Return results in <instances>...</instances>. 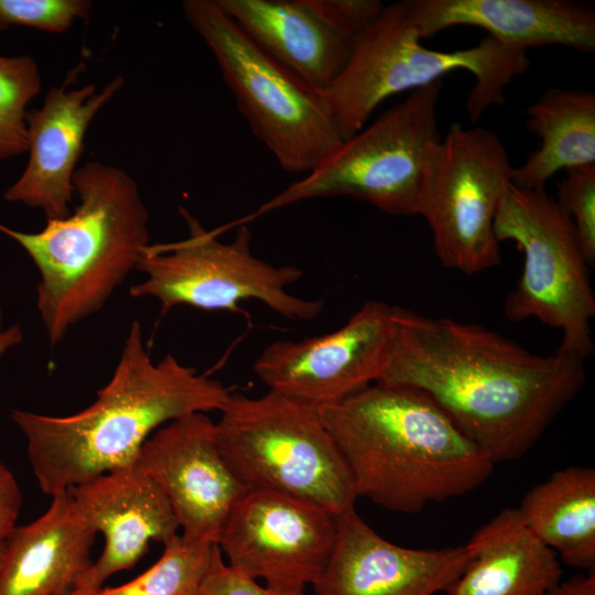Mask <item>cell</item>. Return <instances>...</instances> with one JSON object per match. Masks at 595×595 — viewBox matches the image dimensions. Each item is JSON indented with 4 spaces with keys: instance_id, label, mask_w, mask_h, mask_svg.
<instances>
[{
    "instance_id": "obj_29",
    "label": "cell",
    "mask_w": 595,
    "mask_h": 595,
    "mask_svg": "<svg viewBox=\"0 0 595 595\" xmlns=\"http://www.w3.org/2000/svg\"><path fill=\"white\" fill-rule=\"evenodd\" d=\"M23 495L12 472L0 461V543L17 526Z\"/></svg>"
},
{
    "instance_id": "obj_16",
    "label": "cell",
    "mask_w": 595,
    "mask_h": 595,
    "mask_svg": "<svg viewBox=\"0 0 595 595\" xmlns=\"http://www.w3.org/2000/svg\"><path fill=\"white\" fill-rule=\"evenodd\" d=\"M74 512L105 547L72 595H91L112 575L134 566L151 541L167 542L180 529L161 490L136 463L67 490Z\"/></svg>"
},
{
    "instance_id": "obj_6",
    "label": "cell",
    "mask_w": 595,
    "mask_h": 595,
    "mask_svg": "<svg viewBox=\"0 0 595 595\" xmlns=\"http://www.w3.org/2000/svg\"><path fill=\"white\" fill-rule=\"evenodd\" d=\"M216 425L219 448L252 490H269L339 516L358 498L318 408L269 391L231 392Z\"/></svg>"
},
{
    "instance_id": "obj_32",
    "label": "cell",
    "mask_w": 595,
    "mask_h": 595,
    "mask_svg": "<svg viewBox=\"0 0 595 595\" xmlns=\"http://www.w3.org/2000/svg\"><path fill=\"white\" fill-rule=\"evenodd\" d=\"M3 551H4V542H1L0 543V565H1L2 556H3Z\"/></svg>"
},
{
    "instance_id": "obj_8",
    "label": "cell",
    "mask_w": 595,
    "mask_h": 595,
    "mask_svg": "<svg viewBox=\"0 0 595 595\" xmlns=\"http://www.w3.org/2000/svg\"><path fill=\"white\" fill-rule=\"evenodd\" d=\"M442 82L423 86L344 140L302 180L236 226L302 201L349 196L398 216L416 215L430 156L441 141L436 107Z\"/></svg>"
},
{
    "instance_id": "obj_30",
    "label": "cell",
    "mask_w": 595,
    "mask_h": 595,
    "mask_svg": "<svg viewBox=\"0 0 595 595\" xmlns=\"http://www.w3.org/2000/svg\"><path fill=\"white\" fill-rule=\"evenodd\" d=\"M544 595H595V572L561 581Z\"/></svg>"
},
{
    "instance_id": "obj_10",
    "label": "cell",
    "mask_w": 595,
    "mask_h": 595,
    "mask_svg": "<svg viewBox=\"0 0 595 595\" xmlns=\"http://www.w3.org/2000/svg\"><path fill=\"white\" fill-rule=\"evenodd\" d=\"M498 241L512 240L523 252V269L507 296L511 322L528 318L558 328V351L584 360L594 354L591 321L595 295L575 227L545 190L509 185L494 224Z\"/></svg>"
},
{
    "instance_id": "obj_15",
    "label": "cell",
    "mask_w": 595,
    "mask_h": 595,
    "mask_svg": "<svg viewBox=\"0 0 595 595\" xmlns=\"http://www.w3.org/2000/svg\"><path fill=\"white\" fill-rule=\"evenodd\" d=\"M136 464L161 488L182 536L218 542L236 505L249 490L225 459L206 413L173 420L143 443Z\"/></svg>"
},
{
    "instance_id": "obj_31",
    "label": "cell",
    "mask_w": 595,
    "mask_h": 595,
    "mask_svg": "<svg viewBox=\"0 0 595 595\" xmlns=\"http://www.w3.org/2000/svg\"><path fill=\"white\" fill-rule=\"evenodd\" d=\"M23 334L20 324L2 328V314L0 310V357L11 347L22 342Z\"/></svg>"
},
{
    "instance_id": "obj_9",
    "label": "cell",
    "mask_w": 595,
    "mask_h": 595,
    "mask_svg": "<svg viewBox=\"0 0 595 595\" xmlns=\"http://www.w3.org/2000/svg\"><path fill=\"white\" fill-rule=\"evenodd\" d=\"M180 212L187 237L149 245L137 266L145 280L131 286V296L154 298L162 312L177 305L237 312L242 301L256 300L292 321H312L322 313V299H303L286 291L302 278L301 269L275 267L251 252L252 236L246 225L238 227L230 242H221L184 207Z\"/></svg>"
},
{
    "instance_id": "obj_26",
    "label": "cell",
    "mask_w": 595,
    "mask_h": 595,
    "mask_svg": "<svg viewBox=\"0 0 595 595\" xmlns=\"http://www.w3.org/2000/svg\"><path fill=\"white\" fill-rule=\"evenodd\" d=\"M91 7L88 0H0V30L28 26L63 33L87 18Z\"/></svg>"
},
{
    "instance_id": "obj_21",
    "label": "cell",
    "mask_w": 595,
    "mask_h": 595,
    "mask_svg": "<svg viewBox=\"0 0 595 595\" xmlns=\"http://www.w3.org/2000/svg\"><path fill=\"white\" fill-rule=\"evenodd\" d=\"M469 561L447 595H544L562 578L560 559L506 508L465 544Z\"/></svg>"
},
{
    "instance_id": "obj_23",
    "label": "cell",
    "mask_w": 595,
    "mask_h": 595,
    "mask_svg": "<svg viewBox=\"0 0 595 595\" xmlns=\"http://www.w3.org/2000/svg\"><path fill=\"white\" fill-rule=\"evenodd\" d=\"M527 129L540 145L513 169L511 183L522 190H545L561 170L595 164V94L552 87L526 110Z\"/></svg>"
},
{
    "instance_id": "obj_24",
    "label": "cell",
    "mask_w": 595,
    "mask_h": 595,
    "mask_svg": "<svg viewBox=\"0 0 595 595\" xmlns=\"http://www.w3.org/2000/svg\"><path fill=\"white\" fill-rule=\"evenodd\" d=\"M217 544L176 534L160 559L133 580L91 595H197Z\"/></svg>"
},
{
    "instance_id": "obj_19",
    "label": "cell",
    "mask_w": 595,
    "mask_h": 595,
    "mask_svg": "<svg viewBox=\"0 0 595 595\" xmlns=\"http://www.w3.org/2000/svg\"><path fill=\"white\" fill-rule=\"evenodd\" d=\"M421 39L454 25L484 29L499 43L527 52L562 45L595 51V9L575 0H409Z\"/></svg>"
},
{
    "instance_id": "obj_25",
    "label": "cell",
    "mask_w": 595,
    "mask_h": 595,
    "mask_svg": "<svg viewBox=\"0 0 595 595\" xmlns=\"http://www.w3.org/2000/svg\"><path fill=\"white\" fill-rule=\"evenodd\" d=\"M41 87L33 57L0 55V160L26 152L28 107Z\"/></svg>"
},
{
    "instance_id": "obj_11",
    "label": "cell",
    "mask_w": 595,
    "mask_h": 595,
    "mask_svg": "<svg viewBox=\"0 0 595 595\" xmlns=\"http://www.w3.org/2000/svg\"><path fill=\"white\" fill-rule=\"evenodd\" d=\"M513 169L498 134L484 127L453 123L434 148L416 215L445 268L475 274L501 262L494 224Z\"/></svg>"
},
{
    "instance_id": "obj_22",
    "label": "cell",
    "mask_w": 595,
    "mask_h": 595,
    "mask_svg": "<svg viewBox=\"0 0 595 595\" xmlns=\"http://www.w3.org/2000/svg\"><path fill=\"white\" fill-rule=\"evenodd\" d=\"M517 511L526 527L569 566L595 567V469L569 466L522 497Z\"/></svg>"
},
{
    "instance_id": "obj_20",
    "label": "cell",
    "mask_w": 595,
    "mask_h": 595,
    "mask_svg": "<svg viewBox=\"0 0 595 595\" xmlns=\"http://www.w3.org/2000/svg\"><path fill=\"white\" fill-rule=\"evenodd\" d=\"M47 510L4 540L0 595H61L90 569L96 533L74 512L68 493L52 497Z\"/></svg>"
},
{
    "instance_id": "obj_28",
    "label": "cell",
    "mask_w": 595,
    "mask_h": 595,
    "mask_svg": "<svg viewBox=\"0 0 595 595\" xmlns=\"http://www.w3.org/2000/svg\"><path fill=\"white\" fill-rule=\"evenodd\" d=\"M197 595H286L262 587L257 580L226 564L217 545Z\"/></svg>"
},
{
    "instance_id": "obj_12",
    "label": "cell",
    "mask_w": 595,
    "mask_h": 595,
    "mask_svg": "<svg viewBox=\"0 0 595 595\" xmlns=\"http://www.w3.org/2000/svg\"><path fill=\"white\" fill-rule=\"evenodd\" d=\"M396 336V306L366 302L338 329L262 349L253 371L269 391L320 408L380 378Z\"/></svg>"
},
{
    "instance_id": "obj_17",
    "label": "cell",
    "mask_w": 595,
    "mask_h": 595,
    "mask_svg": "<svg viewBox=\"0 0 595 595\" xmlns=\"http://www.w3.org/2000/svg\"><path fill=\"white\" fill-rule=\"evenodd\" d=\"M466 545L410 549L378 534L355 507L336 517L328 560L312 583L315 595H435L469 561Z\"/></svg>"
},
{
    "instance_id": "obj_5",
    "label": "cell",
    "mask_w": 595,
    "mask_h": 595,
    "mask_svg": "<svg viewBox=\"0 0 595 595\" xmlns=\"http://www.w3.org/2000/svg\"><path fill=\"white\" fill-rule=\"evenodd\" d=\"M421 40L409 0L383 6L326 93L343 141L363 129L385 99L441 80L456 69L475 78L466 111L476 123L486 109L505 102L508 84L530 67L527 52L489 35L473 47L451 52L428 48Z\"/></svg>"
},
{
    "instance_id": "obj_2",
    "label": "cell",
    "mask_w": 595,
    "mask_h": 595,
    "mask_svg": "<svg viewBox=\"0 0 595 595\" xmlns=\"http://www.w3.org/2000/svg\"><path fill=\"white\" fill-rule=\"evenodd\" d=\"M231 390L174 356L151 359L134 321L108 383L86 409L66 416L13 410L28 442V458L42 491L66 493L136 463L147 439L192 413L220 411Z\"/></svg>"
},
{
    "instance_id": "obj_13",
    "label": "cell",
    "mask_w": 595,
    "mask_h": 595,
    "mask_svg": "<svg viewBox=\"0 0 595 595\" xmlns=\"http://www.w3.org/2000/svg\"><path fill=\"white\" fill-rule=\"evenodd\" d=\"M336 516L301 499L252 490L236 505L217 545L228 564L286 595H304L333 548Z\"/></svg>"
},
{
    "instance_id": "obj_18",
    "label": "cell",
    "mask_w": 595,
    "mask_h": 595,
    "mask_svg": "<svg viewBox=\"0 0 595 595\" xmlns=\"http://www.w3.org/2000/svg\"><path fill=\"white\" fill-rule=\"evenodd\" d=\"M122 86L123 78L116 76L99 91L94 84L77 89L63 85L47 91L41 107L28 112L26 166L4 198L41 209L46 219L68 216L73 177L88 127Z\"/></svg>"
},
{
    "instance_id": "obj_3",
    "label": "cell",
    "mask_w": 595,
    "mask_h": 595,
    "mask_svg": "<svg viewBox=\"0 0 595 595\" xmlns=\"http://www.w3.org/2000/svg\"><path fill=\"white\" fill-rule=\"evenodd\" d=\"M357 497L394 512L483 485L495 464L423 391L375 382L318 408Z\"/></svg>"
},
{
    "instance_id": "obj_1",
    "label": "cell",
    "mask_w": 595,
    "mask_h": 595,
    "mask_svg": "<svg viewBox=\"0 0 595 595\" xmlns=\"http://www.w3.org/2000/svg\"><path fill=\"white\" fill-rule=\"evenodd\" d=\"M585 378L577 356L533 354L478 324L396 306V336L377 382L426 393L496 465L529 452Z\"/></svg>"
},
{
    "instance_id": "obj_27",
    "label": "cell",
    "mask_w": 595,
    "mask_h": 595,
    "mask_svg": "<svg viewBox=\"0 0 595 595\" xmlns=\"http://www.w3.org/2000/svg\"><path fill=\"white\" fill-rule=\"evenodd\" d=\"M558 205L571 218L583 255L595 262V164L566 171L558 183Z\"/></svg>"
},
{
    "instance_id": "obj_7",
    "label": "cell",
    "mask_w": 595,
    "mask_h": 595,
    "mask_svg": "<svg viewBox=\"0 0 595 595\" xmlns=\"http://www.w3.org/2000/svg\"><path fill=\"white\" fill-rule=\"evenodd\" d=\"M184 15L212 51L255 137L290 173H310L340 145L328 100L262 51L216 0H185Z\"/></svg>"
},
{
    "instance_id": "obj_33",
    "label": "cell",
    "mask_w": 595,
    "mask_h": 595,
    "mask_svg": "<svg viewBox=\"0 0 595 595\" xmlns=\"http://www.w3.org/2000/svg\"><path fill=\"white\" fill-rule=\"evenodd\" d=\"M61 595H72V592H68V593H65V594H61Z\"/></svg>"
},
{
    "instance_id": "obj_14",
    "label": "cell",
    "mask_w": 595,
    "mask_h": 595,
    "mask_svg": "<svg viewBox=\"0 0 595 595\" xmlns=\"http://www.w3.org/2000/svg\"><path fill=\"white\" fill-rule=\"evenodd\" d=\"M216 2L262 51L325 96L385 6L379 0Z\"/></svg>"
},
{
    "instance_id": "obj_4",
    "label": "cell",
    "mask_w": 595,
    "mask_h": 595,
    "mask_svg": "<svg viewBox=\"0 0 595 595\" xmlns=\"http://www.w3.org/2000/svg\"><path fill=\"white\" fill-rule=\"evenodd\" d=\"M79 204L68 216L46 219L37 232L0 224L40 273L37 309L52 346L97 313L149 247V214L137 182L123 170L97 161L73 177Z\"/></svg>"
}]
</instances>
